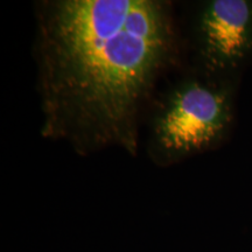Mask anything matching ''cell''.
<instances>
[{"mask_svg": "<svg viewBox=\"0 0 252 252\" xmlns=\"http://www.w3.org/2000/svg\"><path fill=\"white\" fill-rule=\"evenodd\" d=\"M35 23L42 137L78 156H137L145 111L180 59L172 2L42 0Z\"/></svg>", "mask_w": 252, "mask_h": 252, "instance_id": "obj_1", "label": "cell"}, {"mask_svg": "<svg viewBox=\"0 0 252 252\" xmlns=\"http://www.w3.org/2000/svg\"><path fill=\"white\" fill-rule=\"evenodd\" d=\"M229 123L224 91L203 78L182 76L151 103L147 157L158 167L174 166L209 149Z\"/></svg>", "mask_w": 252, "mask_h": 252, "instance_id": "obj_2", "label": "cell"}, {"mask_svg": "<svg viewBox=\"0 0 252 252\" xmlns=\"http://www.w3.org/2000/svg\"><path fill=\"white\" fill-rule=\"evenodd\" d=\"M195 52L207 71L235 69L252 45V4L213 0L201 6L193 28Z\"/></svg>", "mask_w": 252, "mask_h": 252, "instance_id": "obj_3", "label": "cell"}]
</instances>
